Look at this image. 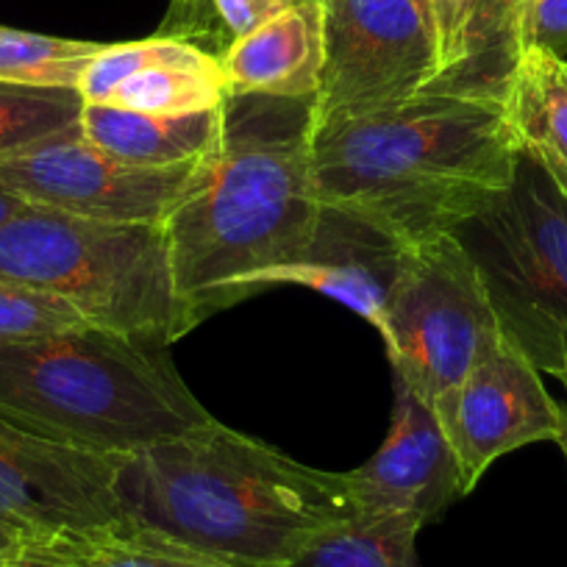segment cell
<instances>
[{
	"label": "cell",
	"instance_id": "d6986e66",
	"mask_svg": "<svg viewBox=\"0 0 567 567\" xmlns=\"http://www.w3.org/2000/svg\"><path fill=\"white\" fill-rule=\"evenodd\" d=\"M504 103L520 142L567 167L565 62L539 48H523Z\"/></svg>",
	"mask_w": 567,
	"mask_h": 567
},
{
	"label": "cell",
	"instance_id": "603a6c76",
	"mask_svg": "<svg viewBox=\"0 0 567 567\" xmlns=\"http://www.w3.org/2000/svg\"><path fill=\"white\" fill-rule=\"evenodd\" d=\"M92 326L79 309L53 292L0 281V346Z\"/></svg>",
	"mask_w": 567,
	"mask_h": 567
},
{
	"label": "cell",
	"instance_id": "cb8c5ba5",
	"mask_svg": "<svg viewBox=\"0 0 567 567\" xmlns=\"http://www.w3.org/2000/svg\"><path fill=\"white\" fill-rule=\"evenodd\" d=\"M204 3H209L212 20L217 25L215 37H223V53H226L231 42L243 40L245 34L256 31L276 14H281L284 9H290L298 0H198L195 7H204Z\"/></svg>",
	"mask_w": 567,
	"mask_h": 567
},
{
	"label": "cell",
	"instance_id": "44dd1931",
	"mask_svg": "<svg viewBox=\"0 0 567 567\" xmlns=\"http://www.w3.org/2000/svg\"><path fill=\"white\" fill-rule=\"evenodd\" d=\"M101 51L103 42L64 40L0 25V81L40 90H79L86 64Z\"/></svg>",
	"mask_w": 567,
	"mask_h": 567
},
{
	"label": "cell",
	"instance_id": "ac0fdd59",
	"mask_svg": "<svg viewBox=\"0 0 567 567\" xmlns=\"http://www.w3.org/2000/svg\"><path fill=\"white\" fill-rule=\"evenodd\" d=\"M40 545L79 567H234L220 556L131 517L95 532L42 539Z\"/></svg>",
	"mask_w": 567,
	"mask_h": 567
},
{
	"label": "cell",
	"instance_id": "5b68a950",
	"mask_svg": "<svg viewBox=\"0 0 567 567\" xmlns=\"http://www.w3.org/2000/svg\"><path fill=\"white\" fill-rule=\"evenodd\" d=\"M0 281L53 292L92 326L162 348L187 334L165 226L25 206L0 226Z\"/></svg>",
	"mask_w": 567,
	"mask_h": 567
},
{
	"label": "cell",
	"instance_id": "6da1fadb",
	"mask_svg": "<svg viewBox=\"0 0 567 567\" xmlns=\"http://www.w3.org/2000/svg\"><path fill=\"white\" fill-rule=\"evenodd\" d=\"M520 145L504 101L449 90L312 117L309 131L320 200L406 245L451 234L506 187Z\"/></svg>",
	"mask_w": 567,
	"mask_h": 567
},
{
	"label": "cell",
	"instance_id": "277c9868",
	"mask_svg": "<svg viewBox=\"0 0 567 567\" xmlns=\"http://www.w3.org/2000/svg\"><path fill=\"white\" fill-rule=\"evenodd\" d=\"M0 417L51 443L131 456L193 432L212 414L167 348L84 326L0 346Z\"/></svg>",
	"mask_w": 567,
	"mask_h": 567
},
{
	"label": "cell",
	"instance_id": "7a4b0ae2",
	"mask_svg": "<svg viewBox=\"0 0 567 567\" xmlns=\"http://www.w3.org/2000/svg\"><path fill=\"white\" fill-rule=\"evenodd\" d=\"M315 97L239 95L193 187L165 220L184 326L250 296L259 272L296 259L318 226L309 156Z\"/></svg>",
	"mask_w": 567,
	"mask_h": 567
},
{
	"label": "cell",
	"instance_id": "d4e9b609",
	"mask_svg": "<svg viewBox=\"0 0 567 567\" xmlns=\"http://www.w3.org/2000/svg\"><path fill=\"white\" fill-rule=\"evenodd\" d=\"M523 48L567 56V0H523Z\"/></svg>",
	"mask_w": 567,
	"mask_h": 567
},
{
	"label": "cell",
	"instance_id": "7402d4cb",
	"mask_svg": "<svg viewBox=\"0 0 567 567\" xmlns=\"http://www.w3.org/2000/svg\"><path fill=\"white\" fill-rule=\"evenodd\" d=\"M84 97L79 90H40V86L0 81V156L34 145L81 123Z\"/></svg>",
	"mask_w": 567,
	"mask_h": 567
},
{
	"label": "cell",
	"instance_id": "e0dca14e",
	"mask_svg": "<svg viewBox=\"0 0 567 567\" xmlns=\"http://www.w3.org/2000/svg\"><path fill=\"white\" fill-rule=\"evenodd\" d=\"M226 128V106L193 114H145L84 103L81 131L92 145L134 167H178L215 154Z\"/></svg>",
	"mask_w": 567,
	"mask_h": 567
},
{
	"label": "cell",
	"instance_id": "ffe728a7",
	"mask_svg": "<svg viewBox=\"0 0 567 567\" xmlns=\"http://www.w3.org/2000/svg\"><path fill=\"white\" fill-rule=\"evenodd\" d=\"M420 528L412 515H353L287 567H420Z\"/></svg>",
	"mask_w": 567,
	"mask_h": 567
},
{
	"label": "cell",
	"instance_id": "7c38bea8",
	"mask_svg": "<svg viewBox=\"0 0 567 567\" xmlns=\"http://www.w3.org/2000/svg\"><path fill=\"white\" fill-rule=\"evenodd\" d=\"M342 476L357 515H412L425 526L465 498L460 462L437 412L398 375L384 445Z\"/></svg>",
	"mask_w": 567,
	"mask_h": 567
},
{
	"label": "cell",
	"instance_id": "4316f807",
	"mask_svg": "<svg viewBox=\"0 0 567 567\" xmlns=\"http://www.w3.org/2000/svg\"><path fill=\"white\" fill-rule=\"evenodd\" d=\"M25 206L29 204H25L23 198H18L14 193H9L7 187H0V226H3L7 220H12V217L18 215V212H23Z\"/></svg>",
	"mask_w": 567,
	"mask_h": 567
},
{
	"label": "cell",
	"instance_id": "484cf974",
	"mask_svg": "<svg viewBox=\"0 0 567 567\" xmlns=\"http://www.w3.org/2000/svg\"><path fill=\"white\" fill-rule=\"evenodd\" d=\"M0 567H79L40 543H23L0 556Z\"/></svg>",
	"mask_w": 567,
	"mask_h": 567
},
{
	"label": "cell",
	"instance_id": "83f0119b",
	"mask_svg": "<svg viewBox=\"0 0 567 567\" xmlns=\"http://www.w3.org/2000/svg\"><path fill=\"white\" fill-rule=\"evenodd\" d=\"M23 543L25 539L20 537V534H14L12 528H7V526H0V556L9 554V550H14L18 545H23Z\"/></svg>",
	"mask_w": 567,
	"mask_h": 567
},
{
	"label": "cell",
	"instance_id": "8992f818",
	"mask_svg": "<svg viewBox=\"0 0 567 567\" xmlns=\"http://www.w3.org/2000/svg\"><path fill=\"white\" fill-rule=\"evenodd\" d=\"M501 331L539 373H567V167L523 142L506 187L451 228Z\"/></svg>",
	"mask_w": 567,
	"mask_h": 567
},
{
	"label": "cell",
	"instance_id": "5bb4252c",
	"mask_svg": "<svg viewBox=\"0 0 567 567\" xmlns=\"http://www.w3.org/2000/svg\"><path fill=\"white\" fill-rule=\"evenodd\" d=\"M84 103L145 114H193L226 106L220 59L171 34L103 45L79 84Z\"/></svg>",
	"mask_w": 567,
	"mask_h": 567
},
{
	"label": "cell",
	"instance_id": "f546056e",
	"mask_svg": "<svg viewBox=\"0 0 567 567\" xmlns=\"http://www.w3.org/2000/svg\"><path fill=\"white\" fill-rule=\"evenodd\" d=\"M412 3L420 9V12H423V18L432 23V0H412Z\"/></svg>",
	"mask_w": 567,
	"mask_h": 567
},
{
	"label": "cell",
	"instance_id": "2e32d148",
	"mask_svg": "<svg viewBox=\"0 0 567 567\" xmlns=\"http://www.w3.org/2000/svg\"><path fill=\"white\" fill-rule=\"evenodd\" d=\"M323 56V0H298L226 48L220 68L228 97L318 95Z\"/></svg>",
	"mask_w": 567,
	"mask_h": 567
},
{
	"label": "cell",
	"instance_id": "4dcf8cb0",
	"mask_svg": "<svg viewBox=\"0 0 567 567\" xmlns=\"http://www.w3.org/2000/svg\"><path fill=\"white\" fill-rule=\"evenodd\" d=\"M176 3H178V9H189V7H195L198 0H176Z\"/></svg>",
	"mask_w": 567,
	"mask_h": 567
},
{
	"label": "cell",
	"instance_id": "f1b7e54d",
	"mask_svg": "<svg viewBox=\"0 0 567 567\" xmlns=\"http://www.w3.org/2000/svg\"><path fill=\"white\" fill-rule=\"evenodd\" d=\"M559 381L565 384V390H567V373L559 375ZM556 445H559V449L565 451V456H567V403L561 406V434H559V440H556Z\"/></svg>",
	"mask_w": 567,
	"mask_h": 567
},
{
	"label": "cell",
	"instance_id": "52a82bcc",
	"mask_svg": "<svg viewBox=\"0 0 567 567\" xmlns=\"http://www.w3.org/2000/svg\"><path fill=\"white\" fill-rule=\"evenodd\" d=\"M501 334L482 278L454 234L409 245L381 331L398 379L437 409Z\"/></svg>",
	"mask_w": 567,
	"mask_h": 567
},
{
	"label": "cell",
	"instance_id": "9c48e42d",
	"mask_svg": "<svg viewBox=\"0 0 567 567\" xmlns=\"http://www.w3.org/2000/svg\"><path fill=\"white\" fill-rule=\"evenodd\" d=\"M323 48L315 120L403 101L437 81L432 23L412 0H323Z\"/></svg>",
	"mask_w": 567,
	"mask_h": 567
},
{
	"label": "cell",
	"instance_id": "ba28073f",
	"mask_svg": "<svg viewBox=\"0 0 567 567\" xmlns=\"http://www.w3.org/2000/svg\"><path fill=\"white\" fill-rule=\"evenodd\" d=\"M204 162L134 167L117 162L73 128L0 156V187L29 206L131 226H165Z\"/></svg>",
	"mask_w": 567,
	"mask_h": 567
},
{
	"label": "cell",
	"instance_id": "9a60e30c",
	"mask_svg": "<svg viewBox=\"0 0 567 567\" xmlns=\"http://www.w3.org/2000/svg\"><path fill=\"white\" fill-rule=\"evenodd\" d=\"M523 0H432L437 81L429 90L506 101L523 53Z\"/></svg>",
	"mask_w": 567,
	"mask_h": 567
},
{
	"label": "cell",
	"instance_id": "30bf717a",
	"mask_svg": "<svg viewBox=\"0 0 567 567\" xmlns=\"http://www.w3.org/2000/svg\"><path fill=\"white\" fill-rule=\"evenodd\" d=\"M123 460L51 443L0 417V526L42 543L123 520L114 493Z\"/></svg>",
	"mask_w": 567,
	"mask_h": 567
},
{
	"label": "cell",
	"instance_id": "8fae6325",
	"mask_svg": "<svg viewBox=\"0 0 567 567\" xmlns=\"http://www.w3.org/2000/svg\"><path fill=\"white\" fill-rule=\"evenodd\" d=\"M434 412L460 462L465 495L498 456L545 440L556 443L561 434V406L548 395L532 359L506 334Z\"/></svg>",
	"mask_w": 567,
	"mask_h": 567
},
{
	"label": "cell",
	"instance_id": "4fadbf2b",
	"mask_svg": "<svg viewBox=\"0 0 567 567\" xmlns=\"http://www.w3.org/2000/svg\"><path fill=\"white\" fill-rule=\"evenodd\" d=\"M409 245L375 223L323 204L307 248L287 265L259 272L250 290L298 284L340 301L384 331L386 307L401 278Z\"/></svg>",
	"mask_w": 567,
	"mask_h": 567
},
{
	"label": "cell",
	"instance_id": "3957f363",
	"mask_svg": "<svg viewBox=\"0 0 567 567\" xmlns=\"http://www.w3.org/2000/svg\"><path fill=\"white\" fill-rule=\"evenodd\" d=\"M120 509L234 567H287L357 515L342 473L315 471L228 425H198L125 456Z\"/></svg>",
	"mask_w": 567,
	"mask_h": 567
},
{
	"label": "cell",
	"instance_id": "1f68e13d",
	"mask_svg": "<svg viewBox=\"0 0 567 567\" xmlns=\"http://www.w3.org/2000/svg\"><path fill=\"white\" fill-rule=\"evenodd\" d=\"M565 73H567V62H565Z\"/></svg>",
	"mask_w": 567,
	"mask_h": 567
}]
</instances>
